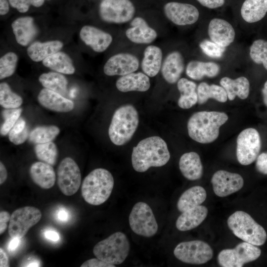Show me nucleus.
<instances>
[{
  "instance_id": "obj_59",
  "label": "nucleus",
  "mask_w": 267,
  "mask_h": 267,
  "mask_svg": "<svg viewBox=\"0 0 267 267\" xmlns=\"http://www.w3.org/2000/svg\"></svg>"
},
{
  "instance_id": "obj_35",
  "label": "nucleus",
  "mask_w": 267,
  "mask_h": 267,
  "mask_svg": "<svg viewBox=\"0 0 267 267\" xmlns=\"http://www.w3.org/2000/svg\"><path fill=\"white\" fill-rule=\"evenodd\" d=\"M198 96L197 102L203 104L210 98L216 100L220 102H225L227 100V95L224 88L215 84L209 85L202 82L197 88Z\"/></svg>"
},
{
  "instance_id": "obj_53",
  "label": "nucleus",
  "mask_w": 267,
  "mask_h": 267,
  "mask_svg": "<svg viewBox=\"0 0 267 267\" xmlns=\"http://www.w3.org/2000/svg\"><path fill=\"white\" fill-rule=\"evenodd\" d=\"M44 236L48 240L57 241L59 239V235L54 230H48L44 232Z\"/></svg>"
},
{
  "instance_id": "obj_40",
  "label": "nucleus",
  "mask_w": 267,
  "mask_h": 267,
  "mask_svg": "<svg viewBox=\"0 0 267 267\" xmlns=\"http://www.w3.org/2000/svg\"><path fill=\"white\" fill-rule=\"evenodd\" d=\"M18 62L17 54L8 52L0 58V79L11 76L15 72Z\"/></svg>"
},
{
  "instance_id": "obj_28",
  "label": "nucleus",
  "mask_w": 267,
  "mask_h": 267,
  "mask_svg": "<svg viewBox=\"0 0 267 267\" xmlns=\"http://www.w3.org/2000/svg\"><path fill=\"white\" fill-rule=\"evenodd\" d=\"M163 53L161 49L156 45L147 46L141 61V69L148 77H153L159 72L162 66Z\"/></svg>"
},
{
  "instance_id": "obj_22",
  "label": "nucleus",
  "mask_w": 267,
  "mask_h": 267,
  "mask_svg": "<svg viewBox=\"0 0 267 267\" xmlns=\"http://www.w3.org/2000/svg\"><path fill=\"white\" fill-rule=\"evenodd\" d=\"M184 69L183 57L178 51L168 54L161 66L162 75L169 84H175L180 79Z\"/></svg>"
},
{
  "instance_id": "obj_18",
  "label": "nucleus",
  "mask_w": 267,
  "mask_h": 267,
  "mask_svg": "<svg viewBox=\"0 0 267 267\" xmlns=\"http://www.w3.org/2000/svg\"><path fill=\"white\" fill-rule=\"evenodd\" d=\"M208 33L211 41L226 47L235 39V32L232 25L225 20L215 18L209 22Z\"/></svg>"
},
{
  "instance_id": "obj_3",
  "label": "nucleus",
  "mask_w": 267,
  "mask_h": 267,
  "mask_svg": "<svg viewBox=\"0 0 267 267\" xmlns=\"http://www.w3.org/2000/svg\"><path fill=\"white\" fill-rule=\"evenodd\" d=\"M114 184V178L107 170L97 168L84 178L81 186L82 195L88 203L101 205L109 198Z\"/></svg>"
},
{
  "instance_id": "obj_25",
  "label": "nucleus",
  "mask_w": 267,
  "mask_h": 267,
  "mask_svg": "<svg viewBox=\"0 0 267 267\" xmlns=\"http://www.w3.org/2000/svg\"><path fill=\"white\" fill-rule=\"evenodd\" d=\"M208 212V209L201 205L187 210L182 212L178 218L176 227L182 231L195 228L206 219Z\"/></svg>"
},
{
  "instance_id": "obj_51",
  "label": "nucleus",
  "mask_w": 267,
  "mask_h": 267,
  "mask_svg": "<svg viewBox=\"0 0 267 267\" xmlns=\"http://www.w3.org/2000/svg\"><path fill=\"white\" fill-rule=\"evenodd\" d=\"M21 239L18 237H12L7 246L8 251L13 252L15 251L20 245Z\"/></svg>"
},
{
  "instance_id": "obj_26",
  "label": "nucleus",
  "mask_w": 267,
  "mask_h": 267,
  "mask_svg": "<svg viewBox=\"0 0 267 267\" xmlns=\"http://www.w3.org/2000/svg\"><path fill=\"white\" fill-rule=\"evenodd\" d=\"M63 45V43L59 40L36 42L28 47L27 53L32 61L39 62L60 51Z\"/></svg>"
},
{
  "instance_id": "obj_47",
  "label": "nucleus",
  "mask_w": 267,
  "mask_h": 267,
  "mask_svg": "<svg viewBox=\"0 0 267 267\" xmlns=\"http://www.w3.org/2000/svg\"><path fill=\"white\" fill-rule=\"evenodd\" d=\"M30 133L27 127L22 133L8 135V138L10 142L15 145H19L24 143L26 140L29 138Z\"/></svg>"
},
{
  "instance_id": "obj_38",
  "label": "nucleus",
  "mask_w": 267,
  "mask_h": 267,
  "mask_svg": "<svg viewBox=\"0 0 267 267\" xmlns=\"http://www.w3.org/2000/svg\"><path fill=\"white\" fill-rule=\"evenodd\" d=\"M34 151L40 161L52 166L55 165L58 157V149L52 141L36 144Z\"/></svg>"
},
{
  "instance_id": "obj_29",
  "label": "nucleus",
  "mask_w": 267,
  "mask_h": 267,
  "mask_svg": "<svg viewBox=\"0 0 267 267\" xmlns=\"http://www.w3.org/2000/svg\"><path fill=\"white\" fill-rule=\"evenodd\" d=\"M220 84L226 91L229 100H234L236 96L241 99H245L249 95L250 83L245 77L235 79L224 77L220 80Z\"/></svg>"
},
{
  "instance_id": "obj_17",
  "label": "nucleus",
  "mask_w": 267,
  "mask_h": 267,
  "mask_svg": "<svg viewBox=\"0 0 267 267\" xmlns=\"http://www.w3.org/2000/svg\"><path fill=\"white\" fill-rule=\"evenodd\" d=\"M82 41L96 52H102L110 46L113 41L112 36L96 27L84 26L80 30Z\"/></svg>"
},
{
  "instance_id": "obj_9",
  "label": "nucleus",
  "mask_w": 267,
  "mask_h": 267,
  "mask_svg": "<svg viewBox=\"0 0 267 267\" xmlns=\"http://www.w3.org/2000/svg\"><path fill=\"white\" fill-rule=\"evenodd\" d=\"M175 256L182 262L201 265L210 261L213 256L210 246L201 240L182 242L174 250Z\"/></svg>"
},
{
  "instance_id": "obj_46",
  "label": "nucleus",
  "mask_w": 267,
  "mask_h": 267,
  "mask_svg": "<svg viewBox=\"0 0 267 267\" xmlns=\"http://www.w3.org/2000/svg\"><path fill=\"white\" fill-rule=\"evenodd\" d=\"M81 267H115L114 265H112L104 262L98 258H92L85 262Z\"/></svg>"
},
{
  "instance_id": "obj_45",
  "label": "nucleus",
  "mask_w": 267,
  "mask_h": 267,
  "mask_svg": "<svg viewBox=\"0 0 267 267\" xmlns=\"http://www.w3.org/2000/svg\"><path fill=\"white\" fill-rule=\"evenodd\" d=\"M256 167L259 172L267 175V152H263L257 157Z\"/></svg>"
},
{
  "instance_id": "obj_50",
  "label": "nucleus",
  "mask_w": 267,
  "mask_h": 267,
  "mask_svg": "<svg viewBox=\"0 0 267 267\" xmlns=\"http://www.w3.org/2000/svg\"><path fill=\"white\" fill-rule=\"evenodd\" d=\"M11 216L5 211L0 212V234L4 232L7 226V222L10 221Z\"/></svg>"
},
{
  "instance_id": "obj_56",
  "label": "nucleus",
  "mask_w": 267,
  "mask_h": 267,
  "mask_svg": "<svg viewBox=\"0 0 267 267\" xmlns=\"http://www.w3.org/2000/svg\"><path fill=\"white\" fill-rule=\"evenodd\" d=\"M57 217L58 219L62 222H66L69 219L68 213L64 209H61L58 211Z\"/></svg>"
},
{
  "instance_id": "obj_27",
  "label": "nucleus",
  "mask_w": 267,
  "mask_h": 267,
  "mask_svg": "<svg viewBox=\"0 0 267 267\" xmlns=\"http://www.w3.org/2000/svg\"><path fill=\"white\" fill-rule=\"evenodd\" d=\"M179 167L182 175L188 180H197L202 176L203 166L200 157L195 152L184 153L180 158Z\"/></svg>"
},
{
  "instance_id": "obj_36",
  "label": "nucleus",
  "mask_w": 267,
  "mask_h": 267,
  "mask_svg": "<svg viewBox=\"0 0 267 267\" xmlns=\"http://www.w3.org/2000/svg\"><path fill=\"white\" fill-rule=\"evenodd\" d=\"M39 81L44 88L61 94L66 92L68 84L63 74L53 71L42 74L39 77Z\"/></svg>"
},
{
  "instance_id": "obj_1",
  "label": "nucleus",
  "mask_w": 267,
  "mask_h": 267,
  "mask_svg": "<svg viewBox=\"0 0 267 267\" xmlns=\"http://www.w3.org/2000/svg\"><path fill=\"white\" fill-rule=\"evenodd\" d=\"M170 159L166 142L160 137L153 136L140 141L133 148L132 163L134 170L140 173L150 167L166 165Z\"/></svg>"
},
{
  "instance_id": "obj_8",
  "label": "nucleus",
  "mask_w": 267,
  "mask_h": 267,
  "mask_svg": "<svg viewBox=\"0 0 267 267\" xmlns=\"http://www.w3.org/2000/svg\"><path fill=\"white\" fill-rule=\"evenodd\" d=\"M261 251L255 245L244 241L233 249L222 250L218 255L219 265L223 267H242L248 263L257 260Z\"/></svg>"
},
{
  "instance_id": "obj_42",
  "label": "nucleus",
  "mask_w": 267,
  "mask_h": 267,
  "mask_svg": "<svg viewBox=\"0 0 267 267\" xmlns=\"http://www.w3.org/2000/svg\"><path fill=\"white\" fill-rule=\"evenodd\" d=\"M200 47L205 54L212 58L221 57L225 48L208 40L202 41L200 44Z\"/></svg>"
},
{
  "instance_id": "obj_37",
  "label": "nucleus",
  "mask_w": 267,
  "mask_h": 267,
  "mask_svg": "<svg viewBox=\"0 0 267 267\" xmlns=\"http://www.w3.org/2000/svg\"><path fill=\"white\" fill-rule=\"evenodd\" d=\"M59 128L55 125L38 126L29 134V140L36 144L52 141L59 134Z\"/></svg>"
},
{
  "instance_id": "obj_33",
  "label": "nucleus",
  "mask_w": 267,
  "mask_h": 267,
  "mask_svg": "<svg viewBox=\"0 0 267 267\" xmlns=\"http://www.w3.org/2000/svg\"><path fill=\"white\" fill-rule=\"evenodd\" d=\"M267 12V0H245L240 9L242 19L253 23L263 19Z\"/></svg>"
},
{
  "instance_id": "obj_39",
  "label": "nucleus",
  "mask_w": 267,
  "mask_h": 267,
  "mask_svg": "<svg viewBox=\"0 0 267 267\" xmlns=\"http://www.w3.org/2000/svg\"><path fill=\"white\" fill-rule=\"evenodd\" d=\"M22 103V98L13 92L7 83L0 84V104L2 107L8 109H16Z\"/></svg>"
},
{
  "instance_id": "obj_10",
  "label": "nucleus",
  "mask_w": 267,
  "mask_h": 267,
  "mask_svg": "<svg viewBox=\"0 0 267 267\" xmlns=\"http://www.w3.org/2000/svg\"><path fill=\"white\" fill-rule=\"evenodd\" d=\"M135 8L130 0H103L99 5L101 18L110 23L122 24L131 20Z\"/></svg>"
},
{
  "instance_id": "obj_32",
  "label": "nucleus",
  "mask_w": 267,
  "mask_h": 267,
  "mask_svg": "<svg viewBox=\"0 0 267 267\" xmlns=\"http://www.w3.org/2000/svg\"><path fill=\"white\" fill-rule=\"evenodd\" d=\"M45 67L63 74L72 75L75 72L73 61L66 53L59 51L42 61Z\"/></svg>"
},
{
  "instance_id": "obj_4",
  "label": "nucleus",
  "mask_w": 267,
  "mask_h": 267,
  "mask_svg": "<svg viewBox=\"0 0 267 267\" xmlns=\"http://www.w3.org/2000/svg\"><path fill=\"white\" fill-rule=\"evenodd\" d=\"M138 123V112L133 105L120 106L114 112L108 129L111 142L118 146L128 142L135 132Z\"/></svg>"
},
{
  "instance_id": "obj_7",
  "label": "nucleus",
  "mask_w": 267,
  "mask_h": 267,
  "mask_svg": "<svg viewBox=\"0 0 267 267\" xmlns=\"http://www.w3.org/2000/svg\"><path fill=\"white\" fill-rule=\"evenodd\" d=\"M131 229L135 234L151 237L158 231V225L153 212L146 203L138 202L133 207L129 217Z\"/></svg>"
},
{
  "instance_id": "obj_44",
  "label": "nucleus",
  "mask_w": 267,
  "mask_h": 267,
  "mask_svg": "<svg viewBox=\"0 0 267 267\" xmlns=\"http://www.w3.org/2000/svg\"><path fill=\"white\" fill-rule=\"evenodd\" d=\"M10 5L20 13L27 12L31 5L36 7L42 6L44 0H8Z\"/></svg>"
},
{
  "instance_id": "obj_11",
  "label": "nucleus",
  "mask_w": 267,
  "mask_h": 267,
  "mask_svg": "<svg viewBox=\"0 0 267 267\" xmlns=\"http://www.w3.org/2000/svg\"><path fill=\"white\" fill-rule=\"evenodd\" d=\"M261 148V139L254 128L243 130L237 138L236 156L240 164L248 165L257 159Z\"/></svg>"
},
{
  "instance_id": "obj_14",
  "label": "nucleus",
  "mask_w": 267,
  "mask_h": 267,
  "mask_svg": "<svg viewBox=\"0 0 267 267\" xmlns=\"http://www.w3.org/2000/svg\"><path fill=\"white\" fill-rule=\"evenodd\" d=\"M164 11L167 18L178 26L193 24L199 17L198 9L193 5L186 3L168 2L164 6Z\"/></svg>"
},
{
  "instance_id": "obj_58",
  "label": "nucleus",
  "mask_w": 267,
  "mask_h": 267,
  "mask_svg": "<svg viewBox=\"0 0 267 267\" xmlns=\"http://www.w3.org/2000/svg\"><path fill=\"white\" fill-rule=\"evenodd\" d=\"M262 94L264 103L267 107V81L265 82L264 88L262 89Z\"/></svg>"
},
{
  "instance_id": "obj_2",
  "label": "nucleus",
  "mask_w": 267,
  "mask_h": 267,
  "mask_svg": "<svg viewBox=\"0 0 267 267\" xmlns=\"http://www.w3.org/2000/svg\"><path fill=\"white\" fill-rule=\"evenodd\" d=\"M223 112L200 111L189 119L187 130L189 136L201 143H209L219 136L220 128L228 120Z\"/></svg>"
},
{
  "instance_id": "obj_54",
  "label": "nucleus",
  "mask_w": 267,
  "mask_h": 267,
  "mask_svg": "<svg viewBox=\"0 0 267 267\" xmlns=\"http://www.w3.org/2000/svg\"><path fill=\"white\" fill-rule=\"evenodd\" d=\"M9 1L7 0H0V14L6 15L9 10Z\"/></svg>"
},
{
  "instance_id": "obj_57",
  "label": "nucleus",
  "mask_w": 267,
  "mask_h": 267,
  "mask_svg": "<svg viewBox=\"0 0 267 267\" xmlns=\"http://www.w3.org/2000/svg\"><path fill=\"white\" fill-rule=\"evenodd\" d=\"M41 263L37 259H30L28 261H27V263H25L23 265V267H40Z\"/></svg>"
},
{
  "instance_id": "obj_24",
  "label": "nucleus",
  "mask_w": 267,
  "mask_h": 267,
  "mask_svg": "<svg viewBox=\"0 0 267 267\" xmlns=\"http://www.w3.org/2000/svg\"><path fill=\"white\" fill-rule=\"evenodd\" d=\"M117 89L123 92L132 91L144 92L150 87V79L147 75L142 72H133L122 76L116 81Z\"/></svg>"
},
{
  "instance_id": "obj_5",
  "label": "nucleus",
  "mask_w": 267,
  "mask_h": 267,
  "mask_svg": "<svg viewBox=\"0 0 267 267\" xmlns=\"http://www.w3.org/2000/svg\"><path fill=\"white\" fill-rule=\"evenodd\" d=\"M227 222L233 233L244 241L256 246L266 242L267 234L265 229L247 213L236 211L229 217Z\"/></svg>"
},
{
  "instance_id": "obj_52",
  "label": "nucleus",
  "mask_w": 267,
  "mask_h": 267,
  "mask_svg": "<svg viewBox=\"0 0 267 267\" xmlns=\"http://www.w3.org/2000/svg\"><path fill=\"white\" fill-rule=\"evenodd\" d=\"M8 258L4 252L1 248H0V267H9Z\"/></svg>"
},
{
  "instance_id": "obj_19",
  "label": "nucleus",
  "mask_w": 267,
  "mask_h": 267,
  "mask_svg": "<svg viewBox=\"0 0 267 267\" xmlns=\"http://www.w3.org/2000/svg\"><path fill=\"white\" fill-rule=\"evenodd\" d=\"M131 27L126 31V36L133 43L138 44H148L157 37L156 31L149 26L142 17H136L131 22Z\"/></svg>"
},
{
  "instance_id": "obj_16",
  "label": "nucleus",
  "mask_w": 267,
  "mask_h": 267,
  "mask_svg": "<svg viewBox=\"0 0 267 267\" xmlns=\"http://www.w3.org/2000/svg\"><path fill=\"white\" fill-rule=\"evenodd\" d=\"M139 65L138 58L128 53H120L110 57L105 63L103 72L107 76H124L136 71Z\"/></svg>"
},
{
  "instance_id": "obj_23",
  "label": "nucleus",
  "mask_w": 267,
  "mask_h": 267,
  "mask_svg": "<svg viewBox=\"0 0 267 267\" xmlns=\"http://www.w3.org/2000/svg\"><path fill=\"white\" fill-rule=\"evenodd\" d=\"M33 181L43 189H49L55 184L56 174L52 166L40 161L33 163L29 169Z\"/></svg>"
},
{
  "instance_id": "obj_21",
  "label": "nucleus",
  "mask_w": 267,
  "mask_h": 267,
  "mask_svg": "<svg viewBox=\"0 0 267 267\" xmlns=\"http://www.w3.org/2000/svg\"><path fill=\"white\" fill-rule=\"evenodd\" d=\"M11 25L16 42L23 46L28 45L38 33L34 19L31 16L19 17L14 20Z\"/></svg>"
},
{
  "instance_id": "obj_6",
  "label": "nucleus",
  "mask_w": 267,
  "mask_h": 267,
  "mask_svg": "<svg viewBox=\"0 0 267 267\" xmlns=\"http://www.w3.org/2000/svg\"><path fill=\"white\" fill-rule=\"evenodd\" d=\"M130 249L129 240L122 232H115L98 242L93 253L98 259L112 265H119L125 261Z\"/></svg>"
},
{
  "instance_id": "obj_15",
  "label": "nucleus",
  "mask_w": 267,
  "mask_h": 267,
  "mask_svg": "<svg viewBox=\"0 0 267 267\" xmlns=\"http://www.w3.org/2000/svg\"><path fill=\"white\" fill-rule=\"evenodd\" d=\"M211 183L215 194L223 197L241 189L244 185V180L238 174L219 170L213 175Z\"/></svg>"
},
{
  "instance_id": "obj_13",
  "label": "nucleus",
  "mask_w": 267,
  "mask_h": 267,
  "mask_svg": "<svg viewBox=\"0 0 267 267\" xmlns=\"http://www.w3.org/2000/svg\"><path fill=\"white\" fill-rule=\"evenodd\" d=\"M57 184L66 196H71L79 190L81 184V174L76 162L71 157L64 158L58 165Z\"/></svg>"
},
{
  "instance_id": "obj_48",
  "label": "nucleus",
  "mask_w": 267,
  "mask_h": 267,
  "mask_svg": "<svg viewBox=\"0 0 267 267\" xmlns=\"http://www.w3.org/2000/svg\"><path fill=\"white\" fill-rule=\"evenodd\" d=\"M26 128L25 120L23 118L20 117L9 131L8 135L19 134L22 133Z\"/></svg>"
},
{
  "instance_id": "obj_12",
  "label": "nucleus",
  "mask_w": 267,
  "mask_h": 267,
  "mask_svg": "<svg viewBox=\"0 0 267 267\" xmlns=\"http://www.w3.org/2000/svg\"><path fill=\"white\" fill-rule=\"evenodd\" d=\"M39 209L32 206H25L15 210L11 215L8 233L12 237L22 238L30 228L36 224L42 218Z\"/></svg>"
},
{
  "instance_id": "obj_49",
  "label": "nucleus",
  "mask_w": 267,
  "mask_h": 267,
  "mask_svg": "<svg viewBox=\"0 0 267 267\" xmlns=\"http://www.w3.org/2000/svg\"><path fill=\"white\" fill-rule=\"evenodd\" d=\"M202 5L210 9H215L222 6L224 0H197Z\"/></svg>"
},
{
  "instance_id": "obj_55",
  "label": "nucleus",
  "mask_w": 267,
  "mask_h": 267,
  "mask_svg": "<svg viewBox=\"0 0 267 267\" xmlns=\"http://www.w3.org/2000/svg\"><path fill=\"white\" fill-rule=\"evenodd\" d=\"M7 177L6 169L3 164L0 162V184H2L6 180Z\"/></svg>"
},
{
  "instance_id": "obj_20",
  "label": "nucleus",
  "mask_w": 267,
  "mask_h": 267,
  "mask_svg": "<svg viewBox=\"0 0 267 267\" xmlns=\"http://www.w3.org/2000/svg\"><path fill=\"white\" fill-rule=\"evenodd\" d=\"M39 103L44 107L58 112H68L74 108V103L61 94L44 88L38 95Z\"/></svg>"
},
{
  "instance_id": "obj_43",
  "label": "nucleus",
  "mask_w": 267,
  "mask_h": 267,
  "mask_svg": "<svg viewBox=\"0 0 267 267\" xmlns=\"http://www.w3.org/2000/svg\"><path fill=\"white\" fill-rule=\"evenodd\" d=\"M22 109L18 108L14 109L10 113L5 115L4 121L2 124L0 133L1 135L4 136L8 134L16 122L20 117Z\"/></svg>"
},
{
  "instance_id": "obj_41",
  "label": "nucleus",
  "mask_w": 267,
  "mask_h": 267,
  "mask_svg": "<svg viewBox=\"0 0 267 267\" xmlns=\"http://www.w3.org/2000/svg\"><path fill=\"white\" fill-rule=\"evenodd\" d=\"M250 56L256 64H262L267 70V41L255 40L250 47Z\"/></svg>"
},
{
  "instance_id": "obj_30",
  "label": "nucleus",
  "mask_w": 267,
  "mask_h": 267,
  "mask_svg": "<svg viewBox=\"0 0 267 267\" xmlns=\"http://www.w3.org/2000/svg\"><path fill=\"white\" fill-rule=\"evenodd\" d=\"M220 71V66L213 62H203L197 60L190 61L186 67V74L191 79L200 80L205 76L213 78Z\"/></svg>"
},
{
  "instance_id": "obj_31",
  "label": "nucleus",
  "mask_w": 267,
  "mask_h": 267,
  "mask_svg": "<svg viewBox=\"0 0 267 267\" xmlns=\"http://www.w3.org/2000/svg\"><path fill=\"white\" fill-rule=\"evenodd\" d=\"M206 191L203 187H191L181 195L177 202V208L179 212L182 213L200 205L206 200Z\"/></svg>"
},
{
  "instance_id": "obj_34",
  "label": "nucleus",
  "mask_w": 267,
  "mask_h": 267,
  "mask_svg": "<svg viewBox=\"0 0 267 267\" xmlns=\"http://www.w3.org/2000/svg\"><path fill=\"white\" fill-rule=\"evenodd\" d=\"M177 87L180 95L178 105L182 109H189L198 101L196 84L186 78H182L177 82Z\"/></svg>"
}]
</instances>
